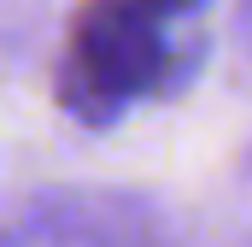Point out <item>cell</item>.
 I'll list each match as a JSON object with an SVG mask.
<instances>
[{"mask_svg": "<svg viewBox=\"0 0 252 247\" xmlns=\"http://www.w3.org/2000/svg\"><path fill=\"white\" fill-rule=\"evenodd\" d=\"M193 0H88L70 24L59 65V100L88 124L118 118L129 100L153 94L170 71L164 24Z\"/></svg>", "mask_w": 252, "mask_h": 247, "instance_id": "cell-1", "label": "cell"}]
</instances>
